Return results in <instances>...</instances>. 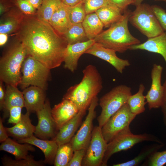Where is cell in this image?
I'll return each mask as SVG.
<instances>
[{
  "mask_svg": "<svg viewBox=\"0 0 166 166\" xmlns=\"http://www.w3.org/2000/svg\"><path fill=\"white\" fill-rule=\"evenodd\" d=\"M65 4L69 6H73L83 2L84 0H61Z\"/></svg>",
  "mask_w": 166,
  "mask_h": 166,
  "instance_id": "obj_46",
  "label": "cell"
},
{
  "mask_svg": "<svg viewBox=\"0 0 166 166\" xmlns=\"http://www.w3.org/2000/svg\"><path fill=\"white\" fill-rule=\"evenodd\" d=\"M62 3L61 0H43L36 15L39 19L49 23L53 13Z\"/></svg>",
  "mask_w": 166,
  "mask_h": 166,
  "instance_id": "obj_29",
  "label": "cell"
},
{
  "mask_svg": "<svg viewBox=\"0 0 166 166\" xmlns=\"http://www.w3.org/2000/svg\"><path fill=\"white\" fill-rule=\"evenodd\" d=\"M8 39L7 34L0 33V45L2 46L6 42Z\"/></svg>",
  "mask_w": 166,
  "mask_h": 166,
  "instance_id": "obj_48",
  "label": "cell"
},
{
  "mask_svg": "<svg viewBox=\"0 0 166 166\" xmlns=\"http://www.w3.org/2000/svg\"><path fill=\"white\" fill-rule=\"evenodd\" d=\"M28 54L26 47L20 42L12 45L1 58L0 80L6 85H19L22 66Z\"/></svg>",
  "mask_w": 166,
  "mask_h": 166,
  "instance_id": "obj_4",
  "label": "cell"
},
{
  "mask_svg": "<svg viewBox=\"0 0 166 166\" xmlns=\"http://www.w3.org/2000/svg\"><path fill=\"white\" fill-rule=\"evenodd\" d=\"M63 35L68 44H73L89 40L82 23L72 24Z\"/></svg>",
  "mask_w": 166,
  "mask_h": 166,
  "instance_id": "obj_30",
  "label": "cell"
},
{
  "mask_svg": "<svg viewBox=\"0 0 166 166\" xmlns=\"http://www.w3.org/2000/svg\"><path fill=\"white\" fill-rule=\"evenodd\" d=\"M86 111H79L72 118L65 124L53 139L58 146L69 142L80 124Z\"/></svg>",
  "mask_w": 166,
  "mask_h": 166,
  "instance_id": "obj_18",
  "label": "cell"
},
{
  "mask_svg": "<svg viewBox=\"0 0 166 166\" xmlns=\"http://www.w3.org/2000/svg\"><path fill=\"white\" fill-rule=\"evenodd\" d=\"M14 106L25 107V101L22 92L17 87L6 85V96L2 109L9 112L10 109Z\"/></svg>",
  "mask_w": 166,
  "mask_h": 166,
  "instance_id": "obj_27",
  "label": "cell"
},
{
  "mask_svg": "<svg viewBox=\"0 0 166 166\" xmlns=\"http://www.w3.org/2000/svg\"><path fill=\"white\" fill-rule=\"evenodd\" d=\"M107 144L102 134L101 128L99 126L94 127L82 166H102Z\"/></svg>",
  "mask_w": 166,
  "mask_h": 166,
  "instance_id": "obj_10",
  "label": "cell"
},
{
  "mask_svg": "<svg viewBox=\"0 0 166 166\" xmlns=\"http://www.w3.org/2000/svg\"><path fill=\"white\" fill-rule=\"evenodd\" d=\"M144 0H136L133 4V5L135 6H137L141 4L142 3V2ZM156 1H163L166 2V0H154Z\"/></svg>",
  "mask_w": 166,
  "mask_h": 166,
  "instance_id": "obj_49",
  "label": "cell"
},
{
  "mask_svg": "<svg viewBox=\"0 0 166 166\" xmlns=\"http://www.w3.org/2000/svg\"><path fill=\"white\" fill-rule=\"evenodd\" d=\"M114 50L105 48L99 44L95 42L85 52L103 60L112 65L121 73H123L125 68L130 64L128 60L118 57Z\"/></svg>",
  "mask_w": 166,
  "mask_h": 166,
  "instance_id": "obj_14",
  "label": "cell"
},
{
  "mask_svg": "<svg viewBox=\"0 0 166 166\" xmlns=\"http://www.w3.org/2000/svg\"><path fill=\"white\" fill-rule=\"evenodd\" d=\"M15 6L13 0H0V15L7 12Z\"/></svg>",
  "mask_w": 166,
  "mask_h": 166,
  "instance_id": "obj_42",
  "label": "cell"
},
{
  "mask_svg": "<svg viewBox=\"0 0 166 166\" xmlns=\"http://www.w3.org/2000/svg\"><path fill=\"white\" fill-rule=\"evenodd\" d=\"M98 102L97 96L93 99L88 109V114L85 120L70 142L74 151L81 148L87 149L91 138L93 122L96 116L95 109Z\"/></svg>",
  "mask_w": 166,
  "mask_h": 166,
  "instance_id": "obj_11",
  "label": "cell"
},
{
  "mask_svg": "<svg viewBox=\"0 0 166 166\" xmlns=\"http://www.w3.org/2000/svg\"><path fill=\"white\" fill-rule=\"evenodd\" d=\"M95 42L94 39L68 44L65 49L64 61V68L72 73L74 72L77 69L80 57Z\"/></svg>",
  "mask_w": 166,
  "mask_h": 166,
  "instance_id": "obj_15",
  "label": "cell"
},
{
  "mask_svg": "<svg viewBox=\"0 0 166 166\" xmlns=\"http://www.w3.org/2000/svg\"><path fill=\"white\" fill-rule=\"evenodd\" d=\"M131 95V88L121 85L114 87L102 96L99 100L101 111L97 118L98 126L102 128L113 115L127 103Z\"/></svg>",
  "mask_w": 166,
  "mask_h": 166,
  "instance_id": "obj_6",
  "label": "cell"
},
{
  "mask_svg": "<svg viewBox=\"0 0 166 166\" xmlns=\"http://www.w3.org/2000/svg\"><path fill=\"white\" fill-rule=\"evenodd\" d=\"M136 0H108L109 4L118 8L123 13L130 5H133Z\"/></svg>",
  "mask_w": 166,
  "mask_h": 166,
  "instance_id": "obj_40",
  "label": "cell"
},
{
  "mask_svg": "<svg viewBox=\"0 0 166 166\" xmlns=\"http://www.w3.org/2000/svg\"><path fill=\"white\" fill-rule=\"evenodd\" d=\"M163 86L164 88V94L160 107L163 113L164 121L166 127V80Z\"/></svg>",
  "mask_w": 166,
  "mask_h": 166,
  "instance_id": "obj_43",
  "label": "cell"
},
{
  "mask_svg": "<svg viewBox=\"0 0 166 166\" xmlns=\"http://www.w3.org/2000/svg\"><path fill=\"white\" fill-rule=\"evenodd\" d=\"M44 91L34 86H30L23 89L22 92L26 112L30 113H36L43 107L46 100Z\"/></svg>",
  "mask_w": 166,
  "mask_h": 166,
  "instance_id": "obj_17",
  "label": "cell"
},
{
  "mask_svg": "<svg viewBox=\"0 0 166 166\" xmlns=\"http://www.w3.org/2000/svg\"><path fill=\"white\" fill-rule=\"evenodd\" d=\"M155 15L164 31H166V11L163 8L158 9Z\"/></svg>",
  "mask_w": 166,
  "mask_h": 166,
  "instance_id": "obj_41",
  "label": "cell"
},
{
  "mask_svg": "<svg viewBox=\"0 0 166 166\" xmlns=\"http://www.w3.org/2000/svg\"><path fill=\"white\" fill-rule=\"evenodd\" d=\"M16 6L23 13L27 16L36 14L37 10L27 0H13Z\"/></svg>",
  "mask_w": 166,
  "mask_h": 166,
  "instance_id": "obj_37",
  "label": "cell"
},
{
  "mask_svg": "<svg viewBox=\"0 0 166 166\" xmlns=\"http://www.w3.org/2000/svg\"><path fill=\"white\" fill-rule=\"evenodd\" d=\"M30 114L27 112L25 114H22L21 119L18 123L12 127L6 128L9 136L18 140L28 138L33 135L36 126L32 124Z\"/></svg>",
  "mask_w": 166,
  "mask_h": 166,
  "instance_id": "obj_20",
  "label": "cell"
},
{
  "mask_svg": "<svg viewBox=\"0 0 166 166\" xmlns=\"http://www.w3.org/2000/svg\"><path fill=\"white\" fill-rule=\"evenodd\" d=\"M145 89L143 84H140L138 91L130 96L127 101L131 112L136 115L143 113L145 110V105L147 102L145 101V97L143 94Z\"/></svg>",
  "mask_w": 166,
  "mask_h": 166,
  "instance_id": "obj_28",
  "label": "cell"
},
{
  "mask_svg": "<svg viewBox=\"0 0 166 166\" xmlns=\"http://www.w3.org/2000/svg\"><path fill=\"white\" fill-rule=\"evenodd\" d=\"M50 69L31 56L28 54L21 68L22 76L19 85L22 89L34 86L45 90L50 77Z\"/></svg>",
  "mask_w": 166,
  "mask_h": 166,
  "instance_id": "obj_7",
  "label": "cell"
},
{
  "mask_svg": "<svg viewBox=\"0 0 166 166\" xmlns=\"http://www.w3.org/2000/svg\"><path fill=\"white\" fill-rule=\"evenodd\" d=\"M8 135L6 128L3 124L2 121L0 118V142L2 143L5 141L8 138Z\"/></svg>",
  "mask_w": 166,
  "mask_h": 166,
  "instance_id": "obj_44",
  "label": "cell"
},
{
  "mask_svg": "<svg viewBox=\"0 0 166 166\" xmlns=\"http://www.w3.org/2000/svg\"><path fill=\"white\" fill-rule=\"evenodd\" d=\"M166 164V150L156 152L143 164V166H163Z\"/></svg>",
  "mask_w": 166,
  "mask_h": 166,
  "instance_id": "obj_35",
  "label": "cell"
},
{
  "mask_svg": "<svg viewBox=\"0 0 166 166\" xmlns=\"http://www.w3.org/2000/svg\"><path fill=\"white\" fill-rule=\"evenodd\" d=\"M3 82L0 80V109H3L6 96V89L3 84Z\"/></svg>",
  "mask_w": 166,
  "mask_h": 166,
  "instance_id": "obj_45",
  "label": "cell"
},
{
  "mask_svg": "<svg viewBox=\"0 0 166 166\" xmlns=\"http://www.w3.org/2000/svg\"><path fill=\"white\" fill-rule=\"evenodd\" d=\"M82 73L80 82L70 87L63 98L72 101L79 111H86L93 99L102 90V80L97 69L93 65L86 66Z\"/></svg>",
  "mask_w": 166,
  "mask_h": 166,
  "instance_id": "obj_2",
  "label": "cell"
},
{
  "mask_svg": "<svg viewBox=\"0 0 166 166\" xmlns=\"http://www.w3.org/2000/svg\"><path fill=\"white\" fill-rule=\"evenodd\" d=\"M143 50L160 54L166 63V31L155 37L148 38L144 43L132 45L129 50Z\"/></svg>",
  "mask_w": 166,
  "mask_h": 166,
  "instance_id": "obj_22",
  "label": "cell"
},
{
  "mask_svg": "<svg viewBox=\"0 0 166 166\" xmlns=\"http://www.w3.org/2000/svg\"><path fill=\"white\" fill-rule=\"evenodd\" d=\"M79 111L76 105L71 101L67 99L62 98L60 103L55 105L52 109L51 113L57 132Z\"/></svg>",
  "mask_w": 166,
  "mask_h": 166,
  "instance_id": "obj_16",
  "label": "cell"
},
{
  "mask_svg": "<svg viewBox=\"0 0 166 166\" xmlns=\"http://www.w3.org/2000/svg\"><path fill=\"white\" fill-rule=\"evenodd\" d=\"M51 110L50 102L47 99L43 107L36 112L38 121L34 134L35 136L40 139H53L57 134V131Z\"/></svg>",
  "mask_w": 166,
  "mask_h": 166,
  "instance_id": "obj_12",
  "label": "cell"
},
{
  "mask_svg": "<svg viewBox=\"0 0 166 166\" xmlns=\"http://www.w3.org/2000/svg\"><path fill=\"white\" fill-rule=\"evenodd\" d=\"M83 3L87 14L95 12L109 4L108 0H84Z\"/></svg>",
  "mask_w": 166,
  "mask_h": 166,
  "instance_id": "obj_36",
  "label": "cell"
},
{
  "mask_svg": "<svg viewBox=\"0 0 166 166\" xmlns=\"http://www.w3.org/2000/svg\"><path fill=\"white\" fill-rule=\"evenodd\" d=\"M21 144L8 137L2 143L0 150L12 154L17 160L25 159L29 155V152L35 151V148L31 144L27 143Z\"/></svg>",
  "mask_w": 166,
  "mask_h": 166,
  "instance_id": "obj_24",
  "label": "cell"
},
{
  "mask_svg": "<svg viewBox=\"0 0 166 166\" xmlns=\"http://www.w3.org/2000/svg\"><path fill=\"white\" fill-rule=\"evenodd\" d=\"M82 24L89 40L94 39L102 32L104 27L95 12L87 14Z\"/></svg>",
  "mask_w": 166,
  "mask_h": 166,
  "instance_id": "obj_26",
  "label": "cell"
},
{
  "mask_svg": "<svg viewBox=\"0 0 166 166\" xmlns=\"http://www.w3.org/2000/svg\"><path fill=\"white\" fill-rule=\"evenodd\" d=\"M131 12L128 9L124 10L120 20L94 38L95 42L121 53L129 49L132 45L141 43L139 40L131 34L128 29V23Z\"/></svg>",
  "mask_w": 166,
  "mask_h": 166,
  "instance_id": "obj_3",
  "label": "cell"
},
{
  "mask_svg": "<svg viewBox=\"0 0 166 166\" xmlns=\"http://www.w3.org/2000/svg\"><path fill=\"white\" fill-rule=\"evenodd\" d=\"M164 145L163 144H155L147 146L133 159L125 162L113 164V166H136L147 159L152 154L157 151Z\"/></svg>",
  "mask_w": 166,
  "mask_h": 166,
  "instance_id": "obj_31",
  "label": "cell"
},
{
  "mask_svg": "<svg viewBox=\"0 0 166 166\" xmlns=\"http://www.w3.org/2000/svg\"><path fill=\"white\" fill-rule=\"evenodd\" d=\"M144 141L163 144L157 137L150 134H134L131 132L129 127L122 130L108 143L102 166L107 165L108 160L113 154L128 150L137 144Z\"/></svg>",
  "mask_w": 166,
  "mask_h": 166,
  "instance_id": "obj_8",
  "label": "cell"
},
{
  "mask_svg": "<svg viewBox=\"0 0 166 166\" xmlns=\"http://www.w3.org/2000/svg\"><path fill=\"white\" fill-rule=\"evenodd\" d=\"M136 7L131 12L128 21L141 34L149 38L164 32L151 6L142 3Z\"/></svg>",
  "mask_w": 166,
  "mask_h": 166,
  "instance_id": "obj_5",
  "label": "cell"
},
{
  "mask_svg": "<svg viewBox=\"0 0 166 166\" xmlns=\"http://www.w3.org/2000/svg\"><path fill=\"white\" fill-rule=\"evenodd\" d=\"M86 150L85 149L81 148L74 150L71 159L67 166H82L83 160Z\"/></svg>",
  "mask_w": 166,
  "mask_h": 166,
  "instance_id": "obj_38",
  "label": "cell"
},
{
  "mask_svg": "<svg viewBox=\"0 0 166 166\" xmlns=\"http://www.w3.org/2000/svg\"><path fill=\"white\" fill-rule=\"evenodd\" d=\"M95 12L105 28L109 27L119 21L123 17L122 13L118 8L110 4L101 7Z\"/></svg>",
  "mask_w": 166,
  "mask_h": 166,
  "instance_id": "obj_25",
  "label": "cell"
},
{
  "mask_svg": "<svg viewBox=\"0 0 166 166\" xmlns=\"http://www.w3.org/2000/svg\"><path fill=\"white\" fill-rule=\"evenodd\" d=\"M136 116L131 112L127 103L113 115L101 128L102 134L107 143L120 132L129 127Z\"/></svg>",
  "mask_w": 166,
  "mask_h": 166,
  "instance_id": "obj_9",
  "label": "cell"
},
{
  "mask_svg": "<svg viewBox=\"0 0 166 166\" xmlns=\"http://www.w3.org/2000/svg\"><path fill=\"white\" fill-rule=\"evenodd\" d=\"M34 8L37 10L41 6L43 0H27Z\"/></svg>",
  "mask_w": 166,
  "mask_h": 166,
  "instance_id": "obj_47",
  "label": "cell"
},
{
  "mask_svg": "<svg viewBox=\"0 0 166 166\" xmlns=\"http://www.w3.org/2000/svg\"><path fill=\"white\" fill-rule=\"evenodd\" d=\"M7 13L0 21V33L8 34L17 31L25 16L16 6Z\"/></svg>",
  "mask_w": 166,
  "mask_h": 166,
  "instance_id": "obj_23",
  "label": "cell"
},
{
  "mask_svg": "<svg viewBox=\"0 0 166 166\" xmlns=\"http://www.w3.org/2000/svg\"><path fill=\"white\" fill-rule=\"evenodd\" d=\"M22 108L19 106H14L10 109L9 110V117L8 121V123L15 124L20 121L22 117Z\"/></svg>",
  "mask_w": 166,
  "mask_h": 166,
  "instance_id": "obj_39",
  "label": "cell"
},
{
  "mask_svg": "<svg viewBox=\"0 0 166 166\" xmlns=\"http://www.w3.org/2000/svg\"><path fill=\"white\" fill-rule=\"evenodd\" d=\"M34 16H24L17 37L28 55L50 69L58 67L64 62L68 44L49 23Z\"/></svg>",
  "mask_w": 166,
  "mask_h": 166,
  "instance_id": "obj_1",
  "label": "cell"
},
{
  "mask_svg": "<svg viewBox=\"0 0 166 166\" xmlns=\"http://www.w3.org/2000/svg\"><path fill=\"white\" fill-rule=\"evenodd\" d=\"M74 152L70 142L58 146L55 156L54 166H67Z\"/></svg>",
  "mask_w": 166,
  "mask_h": 166,
  "instance_id": "obj_32",
  "label": "cell"
},
{
  "mask_svg": "<svg viewBox=\"0 0 166 166\" xmlns=\"http://www.w3.org/2000/svg\"><path fill=\"white\" fill-rule=\"evenodd\" d=\"M163 68L154 64L151 72L152 83L150 88L145 96L149 110L160 107L164 94V88L161 84Z\"/></svg>",
  "mask_w": 166,
  "mask_h": 166,
  "instance_id": "obj_13",
  "label": "cell"
},
{
  "mask_svg": "<svg viewBox=\"0 0 166 166\" xmlns=\"http://www.w3.org/2000/svg\"><path fill=\"white\" fill-rule=\"evenodd\" d=\"M70 8L62 2L54 12L49 22L61 35L67 31L72 24L69 18Z\"/></svg>",
  "mask_w": 166,
  "mask_h": 166,
  "instance_id": "obj_21",
  "label": "cell"
},
{
  "mask_svg": "<svg viewBox=\"0 0 166 166\" xmlns=\"http://www.w3.org/2000/svg\"><path fill=\"white\" fill-rule=\"evenodd\" d=\"M86 14L83 1L73 6H70L69 18L72 24L82 23Z\"/></svg>",
  "mask_w": 166,
  "mask_h": 166,
  "instance_id": "obj_34",
  "label": "cell"
},
{
  "mask_svg": "<svg viewBox=\"0 0 166 166\" xmlns=\"http://www.w3.org/2000/svg\"><path fill=\"white\" fill-rule=\"evenodd\" d=\"M1 159L4 166H43L46 164L45 160H35L33 156L31 155L25 159L19 160L13 159L6 155Z\"/></svg>",
  "mask_w": 166,
  "mask_h": 166,
  "instance_id": "obj_33",
  "label": "cell"
},
{
  "mask_svg": "<svg viewBox=\"0 0 166 166\" xmlns=\"http://www.w3.org/2000/svg\"><path fill=\"white\" fill-rule=\"evenodd\" d=\"M20 143H27L35 146L39 148L44 154L46 164H53L58 145L53 140H43L38 138L34 135L24 139L18 140Z\"/></svg>",
  "mask_w": 166,
  "mask_h": 166,
  "instance_id": "obj_19",
  "label": "cell"
}]
</instances>
